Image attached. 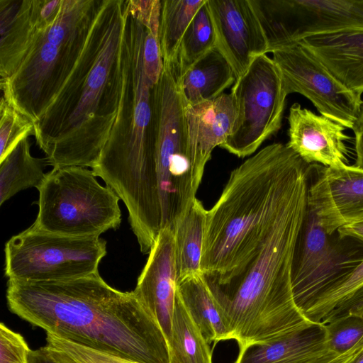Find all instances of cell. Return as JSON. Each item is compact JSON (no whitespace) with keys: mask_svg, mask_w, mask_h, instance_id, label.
I'll return each instance as SVG.
<instances>
[{"mask_svg":"<svg viewBox=\"0 0 363 363\" xmlns=\"http://www.w3.org/2000/svg\"><path fill=\"white\" fill-rule=\"evenodd\" d=\"M10 311L47 333L133 363H169L167 338L133 291L99 272L55 281L8 279Z\"/></svg>","mask_w":363,"mask_h":363,"instance_id":"6da1fadb","label":"cell"},{"mask_svg":"<svg viewBox=\"0 0 363 363\" xmlns=\"http://www.w3.org/2000/svg\"><path fill=\"white\" fill-rule=\"evenodd\" d=\"M310 166L286 144L262 148L234 169L207 212L201 272L208 284H223L259 253Z\"/></svg>","mask_w":363,"mask_h":363,"instance_id":"7a4b0ae2","label":"cell"},{"mask_svg":"<svg viewBox=\"0 0 363 363\" xmlns=\"http://www.w3.org/2000/svg\"><path fill=\"white\" fill-rule=\"evenodd\" d=\"M146 29L127 16L120 50L123 79L117 113L108 141L91 169L125 203L134 235L161 227L154 160L152 89L143 66Z\"/></svg>","mask_w":363,"mask_h":363,"instance_id":"3957f363","label":"cell"},{"mask_svg":"<svg viewBox=\"0 0 363 363\" xmlns=\"http://www.w3.org/2000/svg\"><path fill=\"white\" fill-rule=\"evenodd\" d=\"M123 4L124 0H111L94 62L68 74L58 89L66 96L34 123L36 143L52 167L92 169L108 141L122 85Z\"/></svg>","mask_w":363,"mask_h":363,"instance_id":"277c9868","label":"cell"},{"mask_svg":"<svg viewBox=\"0 0 363 363\" xmlns=\"http://www.w3.org/2000/svg\"><path fill=\"white\" fill-rule=\"evenodd\" d=\"M308 180L303 179L242 273L223 284H207L239 348L269 341L310 321L294 302L291 284L296 245L308 212Z\"/></svg>","mask_w":363,"mask_h":363,"instance_id":"5b68a950","label":"cell"},{"mask_svg":"<svg viewBox=\"0 0 363 363\" xmlns=\"http://www.w3.org/2000/svg\"><path fill=\"white\" fill-rule=\"evenodd\" d=\"M152 89L154 160L162 229L173 231L186 213L202 180L191 157L186 102L174 62H163Z\"/></svg>","mask_w":363,"mask_h":363,"instance_id":"8992f818","label":"cell"},{"mask_svg":"<svg viewBox=\"0 0 363 363\" xmlns=\"http://www.w3.org/2000/svg\"><path fill=\"white\" fill-rule=\"evenodd\" d=\"M98 0H62L56 16L40 24L13 74L0 79L1 96L33 123L52 83L85 38Z\"/></svg>","mask_w":363,"mask_h":363,"instance_id":"52a82bcc","label":"cell"},{"mask_svg":"<svg viewBox=\"0 0 363 363\" xmlns=\"http://www.w3.org/2000/svg\"><path fill=\"white\" fill-rule=\"evenodd\" d=\"M38 212L33 228L74 237H99L121 222L118 196L92 170L55 167L37 188Z\"/></svg>","mask_w":363,"mask_h":363,"instance_id":"ba28073f","label":"cell"},{"mask_svg":"<svg viewBox=\"0 0 363 363\" xmlns=\"http://www.w3.org/2000/svg\"><path fill=\"white\" fill-rule=\"evenodd\" d=\"M5 276L25 282L55 281L98 272L106 255L99 237H74L37 230L32 226L5 244Z\"/></svg>","mask_w":363,"mask_h":363,"instance_id":"9c48e42d","label":"cell"},{"mask_svg":"<svg viewBox=\"0 0 363 363\" xmlns=\"http://www.w3.org/2000/svg\"><path fill=\"white\" fill-rule=\"evenodd\" d=\"M230 94L235 116L231 132L220 147L245 157L279 130L287 94L279 67L267 55L254 59Z\"/></svg>","mask_w":363,"mask_h":363,"instance_id":"30bf717a","label":"cell"},{"mask_svg":"<svg viewBox=\"0 0 363 363\" xmlns=\"http://www.w3.org/2000/svg\"><path fill=\"white\" fill-rule=\"evenodd\" d=\"M268 52L319 35L363 31V0H250Z\"/></svg>","mask_w":363,"mask_h":363,"instance_id":"8fae6325","label":"cell"},{"mask_svg":"<svg viewBox=\"0 0 363 363\" xmlns=\"http://www.w3.org/2000/svg\"><path fill=\"white\" fill-rule=\"evenodd\" d=\"M272 53L287 95H303L320 115L352 129L363 105L361 95L345 87L298 43Z\"/></svg>","mask_w":363,"mask_h":363,"instance_id":"7c38bea8","label":"cell"},{"mask_svg":"<svg viewBox=\"0 0 363 363\" xmlns=\"http://www.w3.org/2000/svg\"><path fill=\"white\" fill-rule=\"evenodd\" d=\"M329 236L308 208L291 281L294 302L303 315L321 294L361 261L345 254Z\"/></svg>","mask_w":363,"mask_h":363,"instance_id":"4fadbf2b","label":"cell"},{"mask_svg":"<svg viewBox=\"0 0 363 363\" xmlns=\"http://www.w3.org/2000/svg\"><path fill=\"white\" fill-rule=\"evenodd\" d=\"M308 186V208L329 235L345 225L363 221V169L354 165H315Z\"/></svg>","mask_w":363,"mask_h":363,"instance_id":"5bb4252c","label":"cell"},{"mask_svg":"<svg viewBox=\"0 0 363 363\" xmlns=\"http://www.w3.org/2000/svg\"><path fill=\"white\" fill-rule=\"evenodd\" d=\"M216 48L231 67L235 80L254 59L267 55V43L250 0H206Z\"/></svg>","mask_w":363,"mask_h":363,"instance_id":"9a60e30c","label":"cell"},{"mask_svg":"<svg viewBox=\"0 0 363 363\" xmlns=\"http://www.w3.org/2000/svg\"><path fill=\"white\" fill-rule=\"evenodd\" d=\"M148 254L133 291L156 320L167 340L172 332L178 284L174 231L169 228L162 229Z\"/></svg>","mask_w":363,"mask_h":363,"instance_id":"2e32d148","label":"cell"},{"mask_svg":"<svg viewBox=\"0 0 363 363\" xmlns=\"http://www.w3.org/2000/svg\"><path fill=\"white\" fill-rule=\"evenodd\" d=\"M286 145L308 164L337 168L347 164L350 137L345 127L294 103L288 116Z\"/></svg>","mask_w":363,"mask_h":363,"instance_id":"e0dca14e","label":"cell"},{"mask_svg":"<svg viewBox=\"0 0 363 363\" xmlns=\"http://www.w3.org/2000/svg\"><path fill=\"white\" fill-rule=\"evenodd\" d=\"M235 116L232 94L186 107L189 150L198 174L203 177L213 150L230 135Z\"/></svg>","mask_w":363,"mask_h":363,"instance_id":"ac0fdd59","label":"cell"},{"mask_svg":"<svg viewBox=\"0 0 363 363\" xmlns=\"http://www.w3.org/2000/svg\"><path fill=\"white\" fill-rule=\"evenodd\" d=\"M307 49L345 87L363 94V31L319 35L302 40Z\"/></svg>","mask_w":363,"mask_h":363,"instance_id":"d6986e66","label":"cell"},{"mask_svg":"<svg viewBox=\"0 0 363 363\" xmlns=\"http://www.w3.org/2000/svg\"><path fill=\"white\" fill-rule=\"evenodd\" d=\"M329 350L325 325L308 321L269 341L240 348L235 363H301Z\"/></svg>","mask_w":363,"mask_h":363,"instance_id":"ffe728a7","label":"cell"},{"mask_svg":"<svg viewBox=\"0 0 363 363\" xmlns=\"http://www.w3.org/2000/svg\"><path fill=\"white\" fill-rule=\"evenodd\" d=\"M38 0H0V79L10 77L43 22Z\"/></svg>","mask_w":363,"mask_h":363,"instance_id":"44dd1931","label":"cell"},{"mask_svg":"<svg viewBox=\"0 0 363 363\" xmlns=\"http://www.w3.org/2000/svg\"><path fill=\"white\" fill-rule=\"evenodd\" d=\"M177 293L191 320L209 344L232 339L231 333L202 273L179 281Z\"/></svg>","mask_w":363,"mask_h":363,"instance_id":"7402d4cb","label":"cell"},{"mask_svg":"<svg viewBox=\"0 0 363 363\" xmlns=\"http://www.w3.org/2000/svg\"><path fill=\"white\" fill-rule=\"evenodd\" d=\"M235 82L231 67L216 48L179 77L182 93L189 106L217 98Z\"/></svg>","mask_w":363,"mask_h":363,"instance_id":"603a6c76","label":"cell"},{"mask_svg":"<svg viewBox=\"0 0 363 363\" xmlns=\"http://www.w3.org/2000/svg\"><path fill=\"white\" fill-rule=\"evenodd\" d=\"M207 212L197 198L174 230L178 281L201 274V258Z\"/></svg>","mask_w":363,"mask_h":363,"instance_id":"cb8c5ba5","label":"cell"},{"mask_svg":"<svg viewBox=\"0 0 363 363\" xmlns=\"http://www.w3.org/2000/svg\"><path fill=\"white\" fill-rule=\"evenodd\" d=\"M45 164V159L31 155L29 136L21 140L0 161V205L22 190L37 189L46 176L43 172Z\"/></svg>","mask_w":363,"mask_h":363,"instance_id":"d4e9b609","label":"cell"},{"mask_svg":"<svg viewBox=\"0 0 363 363\" xmlns=\"http://www.w3.org/2000/svg\"><path fill=\"white\" fill-rule=\"evenodd\" d=\"M167 343L169 363H213L209 343L191 320L177 293Z\"/></svg>","mask_w":363,"mask_h":363,"instance_id":"484cf974","label":"cell"},{"mask_svg":"<svg viewBox=\"0 0 363 363\" xmlns=\"http://www.w3.org/2000/svg\"><path fill=\"white\" fill-rule=\"evenodd\" d=\"M206 0H162L159 42L163 62L175 59L179 43L193 18Z\"/></svg>","mask_w":363,"mask_h":363,"instance_id":"4316f807","label":"cell"},{"mask_svg":"<svg viewBox=\"0 0 363 363\" xmlns=\"http://www.w3.org/2000/svg\"><path fill=\"white\" fill-rule=\"evenodd\" d=\"M215 48V33L206 1L193 18L179 43L174 60L179 77Z\"/></svg>","mask_w":363,"mask_h":363,"instance_id":"83f0119b","label":"cell"},{"mask_svg":"<svg viewBox=\"0 0 363 363\" xmlns=\"http://www.w3.org/2000/svg\"><path fill=\"white\" fill-rule=\"evenodd\" d=\"M363 285V259L321 294L304 313L313 323L323 319L341 302Z\"/></svg>","mask_w":363,"mask_h":363,"instance_id":"f1b7e54d","label":"cell"},{"mask_svg":"<svg viewBox=\"0 0 363 363\" xmlns=\"http://www.w3.org/2000/svg\"><path fill=\"white\" fill-rule=\"evenodd\" d=\"M33 122L1 97L0 104V161L26 137L33 135Z\"/></svg>","mask_w":363,"mask_h":363,"instance_id":"f546056e","label":"cell"},{"mask_svg":"<svg viewBox=\"0 0 363 363\" xmlns=\"http://www.w3.org/2000/svg\"><path fill=\"white\" fill-rule=\"evenodd\" d=\"M325 325L328 349L339 355L355 350L363 338V316L348 315ZM358 352V351H357Z\"/></svg>","mask_w":363,"mask_h":363,"instance_id":"4dcf8cb0","label":"cell"},{"mask_svg":"<svg viewBox=\"0 0 363 363\" xmlns=\"http://www.w3.org/2000/svg\"><path fill=\"white\" fill-rule=\"evenodd\" d=\"M47 346L62 350L79 363H133L77 345L47 333Z\"/></svg>","mask_w":363,"mask_h":363,"instance_id":"1f68e13d","label":"cell"},{"mask_svg":"<svg viewBox=\"0 0 363 363\" xmlns=\"http://www.w3.org/2000/svg\"><path fill=\"white\" fill-rule=\"evenodd\" d=\"M30 349L23 336L0 324V363H28Z\"/></svg>","mask_w":363,"mask_h":363,"instance_id":"d6a6232c","label":"cell"},{"mask_svg":"<svg viewBox=\"0 0 363 363\" xmlns=\"http://www.w3.org/2000/svg\"><path fill=\"white\" fill-rule=\"evenodd\" d=\"M130 13L153 35L159 37L162 1L126 0Z\"/></svg>","mask_w":363,"mask_h":363,"instance_id":"836d02e7","label":"cell"},{"mask_svg":"<svg viewBox=\"0 0 363 363\" xmlns=\"http://www.w3.org/2000/svg\"><path fill=\"white\" fill-rule=\"evenodd\" d=\"M143 66L147 79L155 86L160 79L164 63L160 51L159 37L153 35L147 29L143 44Z\"/></svg>","mask_w":363,"mask_h":363,"instance_id":"e575fe53","label":"cell"},{"mask_svg":"<svg viewBox=\"0 0 363 363\" xmlns=\"http://www.w3.org/2000/svg\"><path fill=\"white\" fill-rule=\"evenodd\" d=\"M363 314V285L338 304L322 321L326 324L348 315Z\"/></svg>","mask_w":363,"mask_h":363,"instance_id":"d590c367","label":"cell"},{"mask_svg":"<svg viewBox=\"0 0 363 363\" xmlns=\"http://www.w3.org/2000/svg\"><path fill=\"white\" fill-rule=\"evenodd\" d=\"M354 134V166L363 169V105L359 115L352 128Z\"/></svg>","mask_w":363,"mask_h":363,"instance_id":"8d00e7d4","label":"cell"},{"mask_svg":"<svg viewBox=\"0 0 363 363\" xmlns=\"http://www.w3.org/2000/svg\"><path fill=\"white\" fill-rule=\"evenodd\" d=\"M28 363H59V362L54 357L46 345L35 350H30Z\"/></svg>","mask_w":363,"mask_h":363,"instance_id":"74e56055","label":"cell"},{"mask_svg":"<svg viewBox=\"0 0 363 363\" xmlns=\"http://www.w3.org/2000/svg\"><path fill=\"white\" fill-rule=\"evenodd\" d=\"M340 238H354L363 242V221L339 228L337 231Z\"/></svg>","mask_w":363,"mask_h":363,"instance_id":"f35d334b","label":"cell"},{"mask_svg":"<svg viewBox=\"0 0 363 363\" xmlns=\"http://www.w3.org/2000/svg\"><path fill=\"white\" fill-rule=\"evenodd\" d=\"M48 347L52 354L59 362V363H79L66 352L53 347Z\"/></svg>","mask_w":363,"mask_h":363,"instance_id":"ab89813d","label":"cell"},{"mask_svg":"<svg viewBox=\"0 0 363 363\" xmlns=\"http://www.w3.org/2000/svg\"><path fill=\"white\" fill-rule=\"evenodd\" d=\"M357 352L356 351H351L348 353L341 354L338 356L337 358H335L334 360L330 362V363H345L347 360H349L354 354H356Z\"/></svg>","mask_w":363,"mask_h":363,"instance_id":"60d3db41","label":"cell"},{"mask_svg":"<svg viewBox=\"0 0 363 363\" xmlns=\"http://www.w3.org/2000/svg\"><path fill=\"white\" fill-rule=\"evenodd\" d=\"M345 363H363V347Z\"/></svg>","mask_w":363,"mask_h":363,"instance_id":"b9f144b4","label":"cell"},{"mask_svg":"<svg viewBox=\"0 0 363 363\" xmlns=\"http://www.w3.org/2000/svg\"><path fill=\"white\" fill-rule=\"evenodd\" d=\"M363 316V314L362 315ZM363 347V338L361 340V341L358 343V345L355 347V350L359 351L360 349Z\"/></svg>","mask_w":363,"mask_h":363,"instance_id":"7bdbcfd3","label":"cell"}]
</instances>
